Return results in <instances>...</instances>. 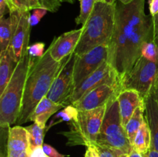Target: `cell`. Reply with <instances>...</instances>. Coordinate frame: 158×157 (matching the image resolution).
<instances>
[{
	"mask_svg": "<svg viewBox=\"0 0 158 157\" xmlns=\"http://www.w3.org/2000/svg\"><path fill=\"white\" fill-rule=\"evenodd\" d=\"M12 35V22L10 16L0 18V52L9 48Z\"/></svg>",
	"mask_w": 158,
	"mask_h": 157,
	"instance_id": "21",
	"label": "cell"
},
{
	"mask_svg": "<svg viewBox=\"0 0 158 157\" xmlns=\"http://www.w3.org/2000/svg\"><path fill=\"white\" fill-rule=\"evenodd\" d=\"M62 1H63V2H69V3H71V4H73L75 0H62Z\"/></svg>",
	"mask_w": 158,
	"mask_h": 157,
	"instance_id": "43",
	"label": "cell"
},
{
	"mask_svg": "<svg viewBox=\"0 0 158 157\" xmlns=\"http://www.w3.org/2000/svg\"><path fill=\"white\" fill-rule=\"evenodd\" d=\"M8 8V3L6 0H0V18H3Z\"/></svg>",
	"mask_w": 158,
	"mask_h": 157,
	"instance_id": "34",
	"label": "cell"
},
{
	"mask_svg": "<svg viewBox=\"0 0 158 157\" xmlns=\"http://www.w3.org/2000/svg\"><path fill=\"white\" fill-rule=\"evenodd\" d=\"M97 1L99 0H80V14L75 20L77 25L81 24L82 26H83L85 24V22L89 18V15L92 13L93 9Z\"/></svg>",
	"mask_w": 158,
	"mask_h": 157,
	"instance_id": "24",
	"label": "cell"
},
{
	"mask_svg": "<svg viewBox=\"0 0 158 157\" xmlns=\"http://www.w3.org/2000/svg\"><path fill=\"white\" fill-rule=\"evenodd\" d=\"M141 56L154 62H158V49L154 41L147 42L141 49Z\"/></svg>",
	"mask_w": 158,
	"mask_h": 157,
	"instance_id": "26",
	"label": "cell"
},
{
	"mask_svg": "<svg viewBox=\"0 0 158 157\" xmlns=\"http://www.w3.org/2000/svg\"><path fill=\"white\" fill-rule=\"evenodd\" d=\"M33 58L27 54L19 61L9 84L0 95V127L16 123L21 109L25 83Z\"/></svg>",
	"mask_w": 158,
	"mask_h": 157,
	"instance_id": "4",
	"label": "cell"
},
{
	"mask_svg": "<svg viewBox=\"0 0 158 157\" xmlns=\"http://www.w3.org/2000/svg\"><path fill=\"white\" fill-rule=\"evenodd\" d=\"M43 149L45 153H46L49 157H66V155H63V154H60V152H59L56 149H54L52 146H51L50 145L46 144V143H43Z\"/></svg>",
	"mask_w": 158,
	"mask_h": 157,
	"instance_id": "31",
	"label": "cell"
},
{
	"mask_svg": "<svg viewBox=\"0 0 158 157\" xmlns=\"http://www.w3.org/2000/svg\"><path fill=\"white\" fill-rule=\"evenodd\" d=\"M84 157H94V155H93L92 149L90 148H87L86 151V153H85Z\"/></svg>",
	"mask_w": 158,
	"mask_h": 157,
	"instance_id": "39",
	"label": "cell"
},
{
	"mask_svg": "<svg viewBox=\"0 0 158 157\" xmlns=\"http://www.w3.org/2000/svg\"><path fill=\"white\" fill-rule=\"evenodd\" d=\"M126 157H128V155H127V156H126Z\"/></svg>",
	"mask_w": 158,
	"mask_h": 157,
	"instance_id": "47",
	"label": "cell"
},
{
	"mask_svg": "<svg viewBox=\"0 0 158 157\" xmlns=\"http://www.w3.org/2000/svg\"><path fill=\"white\" fill-rule=\"evenodd\" d=\"M128 157H143V155L141 153H140L139 152H137V150L133 149L132 151L130 152V154L128 155Z\"/></svg>",
	"mask_w": 158,
	"mask_h": 157,
	"instance_id": "38",
	"label": "cell"
},
{
	"mask_svg": "<svg viewBox=\"0 0 158 157\" xmlns=\"http://www.w3.org/2000/svg\"><path fill=\"white\" fill-rule=\"evenodd\" d=\"M154 42L156 43L158 49V15L154 16Z\"/></svg>",
	"mask_w": 158,
	"mask_h": 157,
	"instance_id": "35",
	"label": "cell"
},
{
	"mask_svg": "<svg viewBox=\"0 0 158 157\" xmlns=\"http://www.w3.org/2000/svg\"><path fill=\"white\" fill-rule=\"evenodd\" d=\"M143 157H145V156H144V155H143Z\"/></svg>",
	"mask_w": 158,
	"mask_h": 157,
	"instance_id": "46",
	"label": "cell"
},
{
	"mask_svg": "<svg viewBox=\"0 0 158 157\" xmlns=\"http://www.w3.org/2000/svg\"><path fill=\"white\" fill-rule=\"evenodd\" d=\"M40 7L46 9L48 12H56L62 6V0H38Z\"/></svg>",
	"mask_w": 158,
	"mask_h": 157,
	"instance_id": "28",
	"label": "cell"
},
{
	"mask_svg": "<svg viewBox=\"0 0 158 157\" xmlns=\"http://www.w3.org/2000/svg\"><path fill=\"white\" fill-rule=\"evenodd\" d=\"M25 128L28 132L30 149L39 146H43L45 133L46 132V128L35 123H33L32 125Z\"/></svg>",
	"mask_w": 158,
	"mask_h": 157,
	"instance_id": "22",
	"label": "cell"
},
{
	"mask_svg": "<svg viewBox=\"0 0 158 157\" xmlns=\"http://www.w3.org/2000/svg\"><path fill=\"white\" fill-rule=\"evenodd\" d=\"M149 9L151 15L155 16L158 14V0H149Z\"/></svg>",
	"mask_w": 158,
	"mask_h": 157,
	"instance_id": "33",
	"label": "cell"
},
{
	"mask_svg": "<svg viewBox=\"0 0 158 157\" xmlns=\"http://www.w3.org/2000/svg\"><path fill=\"white\" fill-rule=\"evenodd\" d=\"M151 134L148 122H144L137 132L132 146L134 149L137 150L142 155L148 153L151 149Z\"/></svg>",
	"mask_w": 158,
	"mask_h": 157,
	"instance_id": "19",
	"label": "cell"
},
{
	"mask_svg": "<svg viewBox=\"0 0 158 157\" xmlns=\"http://www.w3.org/2000/svg\"><path fill=\"white\" fill-rule=\"evenodd\" d=\"M15 6L20 10H33L40 7L38 0H12Z\"/></svg>",
	"mask_w": 158,
	"mask_h": 157,
	"instance_id": "27",
	"label": "cell"
},
{
	"mask_svg": "<svg viewBox=\"0 0 158 157\" xmlns=\"http://www.w3.org/2000/svg\"><path fill=\"white\" fill-rule=\"evenodd\" d=\"M87 147L93 148L98 154L99 157H126L128 155L126 154H123V152H120V151L97 144V143H93V144L88 146Z\"/></svg>",
	"mask_w": 158,
	"mask_h": 157,
	"instance_id": "25",
	"label": "cell"
},
{
	"mask_svg": "<svg viewBox=\"0 0 158 157\" xmlns=\"http://www.w3.org/2000/svg\"><path fill=\"white\" fill-rule=\"evenodd\" d=\"M9 16L12 22V35L10 45L13 55L17 62L28 54L31 25L29 22L30 12L29 10L9 12Z\"/></svg>",
	"mask_w": 158,
	"mask_h": 157,
	"instance_id": "8",
	"label": "cell"
},
{
	"mask_svg": "<svg viewBox=\"0 0 158 157\" xmlns=\"http://www.w3.org/2000/svg\"><path fill=\"white\" fill-rule=\"evenodd\" d=\"M117 95L111 99L106 104L97 143L129 155L134 148L122 123Z\"/></svg>",
	"mask_w": 158,
	"mask_h": 157,
	"instance_id": "5",
	"label": "cell"
},
{
	"mask_svg": "<svg viewBox=\"0 0 158 157\" xmlns=\"http://www.w3.org/2000/svg\"><path fill=\"white\" fill-rule=\"evenodd\" d=\"M45 44L43 42H36L28 47V55L33 58H40L43 56Z\"/></svg>",
	"mask_w": 158,
	"mask_h": 157,
	"instance_id": "29",
	"label": "cell"
},
{
	"mask_svg": "<svg viewBox=\"0 0 158 157\" xmlns=\"http://www.w3.org/2000/svg\"><path fill=\"white\" fill-rule=\"evenodd\" d=\"M1 157H7V153H6V155H4V154L2 153H2H1Z\"/></svg>",
	"mask_w": 158,
	"mask_h": 157,
	"instance_id": "45",
	"label": "cell"
},
{
	"mask_svg": "<svg viewBox=\"0 0 158 157\" xmlns=\"http://www.w3.org/2000/svg\"><path fill=\"white\" fill-rule=\"evenodd\" d=\"M120 83L121 80L114 68L108 61H105L95 72L86 77L78 86L74 89L68 100L67 106L72 105L87 92L103 84H117Z\"/></svg>",
	"mask_w": 158,
	"mask_h": 157,
	"instance_id": "10",
	"label": "cell"
},
{
	"mask_svg": "<svg viewBox=\"0 0 158 157\" xmlns=\"http://www.w3.org/2000/svg\"><path fill=\"white\" fill-rule=\"evenodd\" d=\"M47 12L48 11L46 9H43V8L33 9V12L32 14H30V17H29V22H30L31 26L32 27V26H36Z\"/></svg>",
	"mask_w": 158,
	"mask_h": 157,
	"instance_id": "30",
	"label": "cell"
},
{
	"mask_svg": "<svg viewBox=\"0 0 158 157\" xmlns=\"http://www.w3.org/2000/svg\"><path fill=\"white\" fill-rule=\"evenodd\" d=\"M83 32V28L73 29L62 34L55 38L50 46L51 56L57 62H62L64 58L73 53L78 45Z\"/></svg>",
	"mask_w": 158,
	"mask_h": 157,
	"instance_id": "13",
	"label": "cell"
},
{
	"mask_svg": "<svg viewBox=\"0 0 158 157\" xmlns=\"http://www.w3.org/2000/svg\"><path fill=\"white\" fill-rule=\"evenodd\" d=\"M122 90L121 84H103L87 92L78 101L73 103L79 111H86L106 106Z\"/></svg>",
	"mask_w": 158,
	"mask_h": 157,
	"instance_id": "12",
	"label": "cell"
},
{
	"mask_svg": "<svg viewBox=\"0 0 158 157\" xmlns=\"http://www.w3.org/2000/svg\"><path fill=\"white\" fill-rule=\"evenodd\" d=\"M64 59L62 62L54 60L51 56L49 47L43 56L33 58L25 83L21 109L15 123L17 126L29 122L35 106L47 95Z\"/></svg>",
	"mask_w": 158,
	"mask_h": 157,
	"instance_id": "2",
	"label": "cell"
},
{
	"mask_svg": "<svg viewBox=\"0 0 158 157\" xmlns=\"http://www.w3.org/2000/svg\"><path fill=\"white\" fill-rule=\"evenodd\" d=\"M29 142L25 127H10L7 141V157H29Z\"/></svg>",
	"mask_w": 158,
	"mask_h": 157,
	"instance_id": "14",
	"label": "cell"
},
{
	"mask_svg": "<svg viewBox=\"0 0 158 157\" xmlns=\"http://www.w3.org/2000/svg\"><path fill=\"white\" fill-rule=\"evenodd\" d=\"M18 62L10 47L0 52V95L9 84Z\"/></svg>",
	"mask_w": 158,
	"mask_h": 157,
	"instance_id": "18",
	"label": "cell"
},
{
	"mask_svg": "<svg viewBox=\"0 0 158 157\" xmlns=\"http://www.w3.org/2000/svg\"><path fill=\"white\" fill-rule=\"evenodd\" d=\"M8 3V8H9V12H12V11H15L18 9V8L15 6L13 1L12 0H6Z\"/></svg>",
	"mask_w": 158,
	"mask_h": 157,
	"instance_id": "37",
	"label": "cell"
},
{
	"mask_svg": "<svg viewBox=\"0 0 158 157\" xmlns=\"http://www.w3.org/2000/svg\"><path fill=\"white\" fill-rule=\"evenodd\" d=\"M145 157H158V152L157 151L154 150V149H150L148 153L143 154Z\"/></svg>",
	"mask_w": 158,
	"mask_h": 157,
	"instance_id": "36",
	"label": "cell"
},
{
	"mask_svg": "<svg viewBox=\"0 0 158 157\" xmlns=\"http://www.w3.org/2000/svg\"><path fill=\"white\" fill-rule=\"evenodd\" d=\"M106 109V105L90 110L79 111L77 119L69 123V132H63L68 139L67 144L83 145L87 147L97 143Z\"/></svg>",
	"mask_w": 158,
	"mask_h": 157,
	"instance_id": "6",
	"label": "cell"
},
{
	"mask_svg": "<svg viewBox=\"0 0 158 157\" xmlns=\"http://www.w3.org/2000/svg\"><path fill=\"white\" fill-rule=\"evenodd\" d=\"M78 114L79 110L74 106L69 105V106H66V107L63 108V110L59 112L54 116V118L52 119L49 126L46 129V131L49 128L52 127V126H54V125L57 124L59 123H61V122H68V123H70V122L76 121L77 119V117H78Z\"/></svg>",
	"mask_w": 158,
	"mask_h": 157,
	"instance_id": "23",
	"label": "cell"
},
{
	"mask_svg": "<svg viewBox=\"0 0 158 157\" xmlns=\"http://www.w3.org/2000/svg\"><path fill=\"white\" fill-rule=\"evenodd\" d=\"M108 55V45L97 46L83 55H76L73 67L74 89L78 86L86 77L95 72L105 61H107Z\"/></svg>",
	"mask_w": 158,
	"mask_h": 157,
	"instance_id": "11",
	"label": "cell"
},
{
	"mask_svg": "<svg viewBox=\"0 0 158 157\" xmlns=\"http://www.w3.org/2000/svg\"><path fill=\"white\" fill-rule=\"evenodd\" d=\"M145 0L116 3L115 26L109 44L108 60L121 78L141 57L147 42L154 41V16L144 11Z\"/></svg>",
	"mask_w": 158,
	"mask_h": 157,
	"instance_id": "1",
	"label": "cell"
},
{
	"mask_svg": "<svg viewBox=\"0 0 158 157\" xmlns=\"http://www.w3.org/2000/svg\"><path fill=\"white\" fill-rule=\"evenodd\" d=\"M75 58L76 55L72 53L65 58L62 68L46 95L52 102L63 105L64 107L67 106L68 100L74 90L73 67Z\"/></svg>",
	"mask_w": 158,
	"mask_h": 157,
	"instance_id": "9",
	"label": "cell"
},
{
	"mask_svg": "<svg viewBox=\"0 0 158 157\" xmlns=\"http://www.w3.org/2000/svg\"><path fill=\"white\" fill-rule=\"evenodd\" d=\"M158 82V62L141 56L121 78L123 89H134L145 100L155 89Z\"/></svg>",
	"mask_w": 158,
	"mask_h": 157,
	"instance_id": "7",
	"label": "cell"
},
{
	"mask_svg": "<svg viewBox=\"0 0 158 157\" xmlns=\"http://www.w3.org/2000/svg\"><path fill=\"white\" fill-rule=\"evenodd\" d=\"M102 1L106 2H109V3H115L117 0H102Z\"/></svg>",
	"mask_w": 158,
	"mask_h": 157,
	"instance_id": "42",
	"label": "cell"
},
{
	"mask_svg": "<svg viewBox=\"0 0 158 157\" xmlns=\"http://www.w3.org/2000/svg\"><path fill=\"white\" fill-rule=\"evenodd\" d=\"M87 148H90V149H92V152H93V155H94V157H99L98 154L97 153V152H96V151L94 150V149H93V148H91V147H87Z\"/></svg>",
	"mask_w": 158,
	"mask_h": 157,
	"instance_id": "41",
	"label": "cell"
},
{
	"mask_svg": "<svg viewBox=\"0 0 158 157\" xmlns=\"http://www.w3.org/2000/svg\"><path fill=\"white\" fill-rule=\"evenodd\" d=\"M29 157H49L44 152L43 149V146H39V147L31 149L29 151Z\"/></svg>",
	"mask_w": 158,
	"mask_h": 157,
	"instance_id": "32",
	"label": "cell"
},
{
	"mask_svg": "<svg viewBox=\"0 0 158 157\" xmlns=\"http://www.w3.org/2000/svg\"><path fill=\"white\" fill-rule=\"evenodd\" d=\"M119 1H120V2L123 3V4H128V3L134 1V0H119Z\"/></svg>",
	"mask_w": 158,
	"mask_h": 157,
	"instance_id": "40",
	"label": "cell"
},
{
	"mask_svg": "<svg viewBox=\"0 0 158 157\" xmlns=\"http://www.w3.org/2000/svg\"><path fill=\"white\" fill-rule=\"evenodd\" d=\"M62 108H64L63 105L54 103L46 96L44 97L35 106L29 121H32L46 128V124L49 119Z\"/></svg>",
	"mask_w": 158,
	"mask_h": 157,
	"instance_id": "17",
	"label": "cell"
},
{
	"mask_svg": "<svg viewBox=\"0 0 158 157\" xmlns=\"http://www.w3.org/2000/svg\"><path fill=\"white\" fill-rule=\"evenodd\" d=\"M145 105L140 106L136 109L134 115H132L128 123L125 126V130H126L127 135L131 144L134 143V138L137 135V132L141 127L142 125L146 121L145 119Z\"/></svg>",
	"mask_w": 158,
	"mask_h": 157,
	"instance_id": "20",
	"label": "cell"
},
{
	"mask_svg": "<svg viewBox=\"0 0 158 157\" xmlns=\"http://www.w3.org/2000/svg\"><path fill=\"white\" fill-rule=\"evenodd\" d=\"M145 119L151 130V149L158 152V101L155 89L145 100Z\"/></svg>",
	"mask_w": 158,
	"mask_h": 157,
	"instance_id": "16",
	"label": "cell"
},
{
	"mask_svg": "<svg viewBox=\"0 0 158 157\" xmlns=\"http://www.w3.org/2000/svg\"><path fill=\"white\" fill-rule=\"evenodd\" d=\"M155 92H156V95H157V101H158V82L157 83V86H156Z\"/></svg>",
	"mask_w": 158,
	"mask_h": 157,
	"instance_id": "44",
	"label": "cell"
},
{
	"mask_svg": "<svg viewBox=\"0 0 158 157\" xmlns=\"http://www.w3.org/2000/svg\"><path fill=\"white\" fill-rule=\"evenodd\" d=\"M117 100L123 126L127 125L138 107L145 105V101L140 93L134 89H123L119 92Z\"/></svg>",
	"mask_w": 158,
	"mask_h": 157,
	"instance_id": "15",
	"label": "cell"
},
{
	"mask_svg": "<svg viewBox=\"0 0 158 157\" xmlns=\"http://www.w3.org/2000/svg\"><path fill=\"white\" fill-rule=\"evenodd\" d=\"M115 3L99 0L83 28L81 37L73 53L83 55L97 46L108 45L112 38L115 26Z\"/></svg>",
	"mask_w": 158,
	"mask_h": 157,
	"instance_id": "3",
	"label": "cell"
}]
</instances>
